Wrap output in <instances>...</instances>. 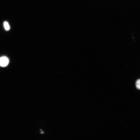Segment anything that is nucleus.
Listing matches in <instances>:
<instances>
[{"mask_svg": "<svg viewBox=\"0 0 140 140\" xmlns=\"http://www.w3.org/2000/svg\"><path fill=\"white\" fill-rule=\"evenodd\" d=\"M9 63V60L6 57L0 58V66L4 67L7 66Z\"/></svg>", "mask_w": 140, "mask_h": 140, "instance_id": "f257e3e1", "label": "nucleus"}, {"mask_svg": "<svg viewBox=\"0 0 140 140\" xmlns=\"http://www.w3.org/2000/svg\"><path fill=\"white\" fill-rule=\"evenodd\" d=\"M4 27L5 29L7 30H9L10 28V27L9 24L7 22H5L4 23Z\"/></svg>", "mask_w": 140, "mask_h": 140, "instance_id": "f03ea898", "label": "nucleus"}, {"mask_svg": "<svg viewBox=\"0 0 140 140\" xmlns=\"http://www.w3.org/2000/svg\"><path fill=\"white\" fill-rule=\"evenodd\" d=\"M136 87L137 88L140 90V79L137 80L135 83Z\"/></svg>", "mask_w": 140, "mask_h": 140, "instance_id": "7ed1b4c3", "label": "nucleus"}]
</instances>
